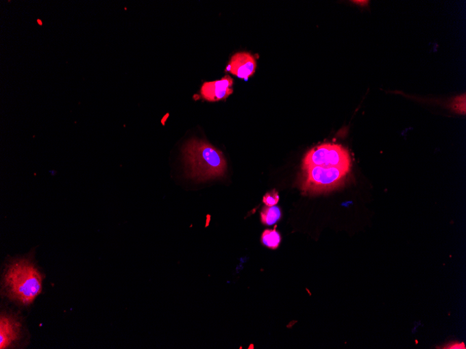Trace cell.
Instances as JSON below:
<instances>
[{
  "label": "cell",
  "instance_id": "obj_13",
  "mask_svg": "<svg viewBox=\"0 0 466 349\" xmlns=\"http://www.w3.org/2000/svg\"><path fill=\"white\" fill-rule=\"evenodd\" d=\"M37 22L40 23V25H42V22H41L40 20H38Z\"/></svg>",
  "mask_w": 466,
  "mask_h": 349
},
{
  "label": "cell",
  "instance_id": "obj_11",
  "mask_svg": "<svg viewBox=\"0 0 466 349\" xmlns=\"http://www.w3.org/2000/svg\"><path fill=\"white\" fill-rule=\"evenodd\" d=\"M453 109L459 113H465V95L455 99L452 105Z\"/></svg>",
  "mask_w": 466,
  "mask_h": 349
},
{
  "label": "cell",
  "instance_id": "obj_10",
  "mask_svg": "<svg viewBox=\"0 0 466 349\" xmlns=\"http://www.w3.org/2000/svg\"><path fill=\"white\" fill-rule=\"evenodd\" d=\"M279 194L275 190L266 193L263 198V203L267 207H274L279 203Z\"/></svg>",
  "mask_w": 466,
  "mask_h": 349
},
{
  "label": "cell",
  "instance_id": "obj_8",
  "mask_svg": "<svg viewBox=\"0 0 466 349\" xmlns=\"http://www.w3.org/2000/svg\"><path fill=\"white\" fill-rule=\"evenodd\" d=\"M261 221L264 224L273 225L280 220L282 213L278 207H267L263 208L260 214Z\"/></svg>",
  "mask_w": 466,
  "mask_h": 349
},
{
  "label": "cell",
  "instance_id": "obj_5",
  "mask_svg": "<svg viewBox=\"0 0 466 349\" xmlns=\"http://www.w3.org/2000/svg\"><path fill=\"white\" fill-rule=\"evenodd\" d=\"M256 67L254 56L247 52H240L232 56L225 70L239 79L247 80L254 75Z\"/></svg>",
  "mask_w": 466,
  "mask_h": 349
},
{
  "label": "cell",
  "instance_id": "obj_2",
  "mask_svg": "<svg viewBox=\"0 0 466 349\" xmlns=\"http://www.w3.org/2000/svg\"><path fill=\"white\" fill-rule=\"evenodd\" d=\"M188 175L199 181L222 177L227 170L223 153L209 142L192 139L182 150Z\"/></svg>",
  "mask_w": 466,
  "mask_h": 349
},
{
  "label": "cell",
  "instance_id": "obj_9",
  "mask_svg": "<svg viewBox=\"0 0 466 349\" xmlns=\"http://www.w3.org/2000/svg\"><path fill=\"white\" fill-rule=\"evenodd\" d=\"M281 242L280 233L275 229H267L262 235V243L271 249H277Z\"/></svg>",
  "mask_w": 466,
  "mask_h": 349
},
{
  "label": "cell",
  "instance_id": "obj_1",
  "mask_svg": "<svg viewBox=\"0 0 466 349\" xmlns=\"http://www.w3.org/2000/svg\"><path fill=\"white\" fill-rule=\"evenodd\" d=\"M43 279V275L30 259L14 260L4 276L5 295L11 300L29 305L42 293Z\"/></svg>",
  "mask_w": 466,
  "mask_h": 349
},
{
  "label": "cell",
  "instance_id": "obj_7",
  "mask_svg": "<svg viewBox=\"0 0 466 349\" xmlns=\"http://www.w3.org/2000/svg\"><path fill=\"white\" fill-rule=\"evenodd\" d=\"M21 324L13 316L2 315L0 318V348H10L21 337Z\"/></svg>",
  "mask_w": 466,
  "mask_h": 349
},
{
  "label": "cell",
  "instance_id": "obj_12",
  "mask_svg": "<svg viewBox=\"0 0 466 349\" xmlns=\"http://www.w3.org/2000/svg\"><path fill=\"white\" fill-rule=\"evenodd\" d=\"M444 348H451V349H460V348H465V346L463 343H455L453 344L448 345L445 346Z\"/></svg>",
  "mask_w": 466,
  "mask_h": 349
},
{
  "label": "cell",
  "instance_id": "obj_4",
  "mask_svg": "<svg viewBox=\"0 0 466 349\" xmlns=\"http://www.w3.org/2000/svg\"><path fill=\"white\" fill-rule=\"evenodd\" d=\"M302 189L306 192L319 193L335 189L344 181L348 172L336 168L310 166L303 168Z\"/></svg>",
  "mask_w": 466,
  "mask_h": 349
},
{
  "label": "cell",
  "instance_id": "obj_3",
  "mask_svg": "<svg viewBox=\"0 0 466 349\" xmlns=\"http://www.w3.org/2000/svg\"><path fill=\"white\" fill-rule=\"evenodd\" d=\"M310 166L336 168L349 173L352 168L351 155L340 144H322L305 155L302 169Z\"/></svg>",
  "mask_w": 466,
  "mask_h": 349
},
{
  "label": "cell",
  "instance_id": "obj_6",
  "mask_svg": "<svg viewBox=\"0 0 466 349\" xmlns=\"http://www.w3.org/2000/svg\"><path fill=\"white\" fill-rule=\"evenodd\" d=\"M233 80L229 75L221 79L205 82L201 89L202 98L210 102H216L227 99L233 93Z\"/></svg>",
  "mask_w": 466,
  "mask_h": 349
}]
</instances>
